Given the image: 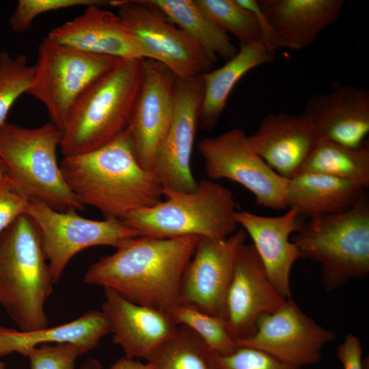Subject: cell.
<instances>
[{
	"instance_id": "obj_1",
	"label": "cell",
	"mask_w": 369,
	"mask_h": 369,
	"mask_svg": "<svg viewBox=\"0 0 369 369\" xmlns=\"http://www.w3.org/2000/svg\"><path fill=\"white\" fill-rule=\"evenodd\" d=\"M200 237L137 236L86 271L89 285L111 288L135 303L167 313L178 303L182 277Z\"/></svg>"
},
{
	"instance_id": "obj_2",
	"label": "cell",
	"mask_w": 369,
	"mask_h": 369,
	"mask_svg": "<svg viewBox=\"0 0 369 369\" xmlns=\"http://www.w3.org/2000/svg\"><path fill=\"white\" fill-rule=\"evenodd\" d=\"M59 165L78 201L97 208L105 219L123 221L163 200L154 173L137 161L127 128L99 148L64 157Z\"/></svg>"
},
{
	"instance_id": "obj_3",
	"label": "cell",
	"mask_w": 369,
	"mask_h": 369,
	"mask_svg": "<svg viewBox=\"0 0 369 369\" xmlns=\"http://www.w3.org/2000/svg\"><path fill=\"white\" fill-rule=\"evenodd\" d=\"M144 59H125L76 101L62 131L64 157L107 144L128 126L141 83Z\"/></svg>"
},
{
	"instance_id": "obj_4",
	"label": "cell",
	"mask_w": 369,
	"mask_h": 369,
	"mask_svg": "<svg viewBox=\"0 0 369 369\" xmlns=\"http://www.w3.org/2000/svg\"><path fill=\"white\" fill-rule=\"evenodd\" d=\"M53 281L37 227L27 214L0 234V304L23 331L48 327Z\"/></svg>"
},
{
	"instance_id": "obj_5",
	"label": "cell",
	"mask_w": 369,
	"mask_h": 369,
	"mask_svg": "<svg viewBox=\"0 0 369 369\" xmlns=\"http://www.w3.org/2000/svg\"><path fill=\"white\" fill-rule=\"evenodd\" d=\"M163 198L122 222L139 236L163 238L198 236L221 239L236 232L234 195L211 180H202L191 192L163 189Z\"/></svg>"
},
{
	"instance_id": "obj_6",
	"label": "cell",
	"mask_w": 369,
	"mask_h": 369,
	"mask_svg": "<svg viewBox=\"0 0 369 369\" xmlns=\"http://www.w3.org/2000/svg\"><path fill=\"white\" fill-rule=\"evenodd\" d=\"M302 256L321 267L326 290H332L369 274V202L364 195L338 214L311 219L292 241Z\"/></svg>"
},
{
	"instance_id": "obj_7",
	"label": "cell",
	"mask_w": 369,
	"mask_h": 369,
	"mask_svg": "<svg viewBox=\"0 0 369 369\" xmlns=\"http://www.w3.org/2000/svg\"><path fill=\"white\" fill-rule=\"evenodd\" d=\"M62 131L51 121L36 128L6 122L0 127V156L11 180L30 198L59 210L84 208L68 187L57 150Z\"/></svg>"
},
{
	"instance_id": "obj_8",
	"label": "cell",
	"mask_w": 369,
	"mask_h": 369,
	"mask_svg": "<svg viewBox=\"0 0 369 369\" xmlns=\"http://www.w3.org/2000/svg\"><path fill=\"white\" fill-rule=\"evenodd\" d=\"M122 60L79 51L46 37L38 46L34 76L27 94L45 107L51 122L62 131L81 95Z\"/></svg>"
},
{
	"instance_id": "obj_9",
	"label": "cell",
	"mask_w": 369,
	"mask_h": 369,
	"mask_svg": "<svg viewBox=\"0 0 369 369\" xmlns=\"http://www.w3.org/2000/svg\"><path fill=\"white\" fill-rule=\"evenodd\" d=\"M26 214L37 227L55 283L70 260L82 250L100 245L116 248L127 239L139 236L121 221L86 219L76 210H57L37 199H30Z\"/></svg>"
},
{
	"instance_id": "obj_10",
	"label": "cell",
	"mask_w": 369,
	"mask_h": 369,
	"mask_svg": "<svg viewBox=\"0 0 369 369\" xmlns=\"http://www.w3.org/2000/svg\"><path fill=\"white\" fill-rule=\"evenodd\" d=\"M150 59L166 66L178 80L200 76L217 62L196 42L148 0H112Z\"/></svg>"
},
{
	"instance_id": "obj_11",
	"label": "cell",
	"mask_w": 369,
	"mask_h": 369,
	"mask_svg": "<svg viewBox=\"0 0 369 369\" xmlns=\"http://www.w3.org/2000/svg\"><path fill=\"white\" fill-rule=\"evenodd\" d=\"M209 180L236 182L254 195L259 206L281 210L288 208L289 180L273 171L251 148L247 135L233 128L202 139L197 145Z\"/></svg>"
},
{
	"instance_id": "obj_12",
	"label": "cell",
	"mask_w": 369,
	"mask_h": 369,
	"mask_svg": "<svg viewBox=\"0 0 369 369\" xmlns=\"http://www.w3.org/2000/svg\"><path fill=\"white\" fill-rule=\"evenodd\" d=\"M335 339L333 331L304 313L290 297L274 312L262 315L254 332L236 344L302 368L320 361L324 346Z\"/></svg>"
},
{
	"instance_id": "obj_13",
	"label": "cell",
	"mask_w": 369,
	"mask_h": 369,
	"mask_svg": "<svg viewBox=\"0 0 369 369\" xmlns=\"http://www.w3.org/2000/svg\"><path fill=\"white\" fill-rule=\"evenodd\" d=\"M247 238L243 229L225 238H200L183 273L178 304L225 320L227 291L238 251Z\"/></svg>"
},
{
	"instance_id": "obj_14",
	"label": "cell",
	"mask_w": 369,
	"mask_h": 369,
	"mask_svg": "<svg viewBox=\"0 0 369 369\" xmlns=\"http://www.w3.org/2000/svg\"><path fill=\"white\" fill-rule=\"evenodd\" d=\"M203 94L200 75L177 79L172 120L152 169L163 189L191 192L197 187L191 163Z\"/></svg>"
},
{
	"instance_id": "obj_15",
	"label": "cell",
	"mask_w": 369,
	"mask_h": 369,
	"mask_svg": "<svg viewBox=\"0 0 369 369\" xmlns=\"http://www.w3.org/2000/svg\"><path fill=\"white\" fill-rule=\"evenodd\" d=\"M176 81L163 64L144 59L141 83L127 129L137 161L149 171L172 120Z\"/></svg>"
},
{
	"instance_id": "obj_16",
	"label": "cell",
	"mask_w": 369,
	"mask_h": 369,
	"mask_svg": "<svg viewBox=\"0 0 369 369\" xmlns=\"http://www.w3.org/2000/svg\"><path fill=\"white\" fill-rule=\"evenodd\" d=\"M270 281L252 243L240 248L227 291L225 322L235 340L251 336L259 318L286 301Z\"/></svg>"
},
{
	"instance_id": "obj_17",
	"label": "cell",
	"mask_w": 369,
	"mask_h": 369,
	"mask_svg": "<svg viewBox=\"0 0 369 369\" xmlns=\"http://www.w3.org/2000/svg\"><path fill=\"white\" fill-rule=\"evenodd\" d=\"M103 8H85L81 15L53 29L46 37L61 45L91 55L123 60L150 59L124 20Z\"/></svg>"
},
{
	"instance_id": "obj_18",
	"label": "cell",
	"mask_w": 369,
	"mask_h": 369,
	"mask_svg": "<svg viewBox=\"0 0 369 369\" xmlns=\"http://www.w3.org/2000/svg\"><path fill=\"white\" fill-rule=\"evenodd\" d=\"M303 114L320 138L359 147L369 133V90L335 82L329 93L311 96Z\"/></svg>"
},
{
	"instance_id": "obj_19",
	"label": "cell",
	"mask_w": 369,
	"mask_h": 369,
	"mask_svg": "<svg viewBox=\"0 0 369 369\" xmlns=\"http://www.w3.org/2000/svg\"><path fill=\"white\" fill-rule=\"evenodd\" d=\"M102 311L106 316L113 342L126 357L146 359L178 329L169 313L131 301L115 290L104 288Z\"/></svg>"
},
{
	"instance_id": "obj_20",
	"label": "cell",
	"mask_w": 369,
	"mask_h": 369,
	"mask_svg": "<svg viewBox=\"0 0 369 369\" xmlns=\"http://www.w3.org/2000/svg\"><path fill=\"white\" fill-rule=\"evenodd\" d=\"M320 137L303 114H269L247 135L251 148L281 176H296Z\"/></svg>"
},
{
	"instance_id": "obj_21",
	"label": "cell",
	"mask_w": 369,
	"mask_h": 369,
	"mask_svg": "<svg viewBox=\"0 0 369 369\" xmlns=\"http://www.w3.org/2000/svg\"><path fill=\"white\" fill-rule=\"evenodd\" d=\"M292 208L277 217L261 216L247 210H236L234 217L238 225L249 235L266 274L279 294L291 297L290 273L295 263L302 254L290 241V235L303 225Z\"/></svg>"
},
{
	"instance_id": "obj_22",
	"label": "cell",
	"mask_w": 369,
	"mask_h": 369,
	"mask_svg": "<svg viewBox=\"0 0 369 369\" xmlns=\"http://www.w3.org/2000/svg\"><path fill=\"white\" fill-rule=\"evenodd\" d=\"M278 47L300 50L312 44L341 14L343 0H258Z\"/></svg>"
},
{
	"instance_id": "obj_23",
	"label": "cell",
	"mask_w": 369,
	"mask_h": 369,
	"mask_svg": "<svg viewBox=\"0 0 369 369\" xmlns=\"http://www.w3.org/2000/svg\"><path fill=\"white\" fill-rule=\"evenodd\" d=\"M109 333V323L102 310H90L66 323L31 331L0 326V357L12 353L25 356L31 348L44 344H70L85 353Z\"/></svg>"
},
{
	"instance_id": "obj_24",
	"label": "cell",
	"mask_w": 369,
	"mask_h": 369,
	"mask_svg": "<svg viewBox=\"0 0 369 369\" xmlns=\"http://www.w3.org/2000/svg\"><path fill=\"white\" fill-rule=\"evenodd\" d=\"M364 195L365 188L358 184L324 174L302 173L289 180L286 201L288 207L299 216L313 219L346 211Z\"/></svg>"
},
{
	"instance_id": "obj_25",
	"label": "cell",
	"mask_w": 369,
	"mask_h": 369,
	"mask_svg": "<svg viewBox=\"0 0 369 369\" xmlns=\"http://www.w3.org/2000/svg\"><path fill=\"white\" fill-rule=\"evenodd\" d=\"M275 57V52L262 40L240 44L237 53L222 66L201 74L204 94L198 124L202 128L210 131L216 126L231 92L245 74Z\"/></svg>"
},
{
	"instance_id": "obj_26",
	"label": "cell",
	"mask_w": 369,
	"mask_h": 369,
	"mask_svg": "<svg viewBox=\"0 0 369 369\" xmlns=\"http://www.w3.org/2000/svg\"><path fill=\"white\" fill-rule=\"evenodd\" d=\"M196 42L214 59L232 58L238 49L230 36L215 25L194 0H148Z\"/></svg>"
},
{
	"instance_id": "obj_27",
	"label": "cell",
	"mask_w": 369,
	"mask_h": 369,
	"mask_svg": "<svg viewBox=\"0 0 369 369\" xmlns=\"http://www.w3.org/2000/svg\"><path fill=\"white\" fill-rule=\"evenodd\" d=\"M302 173L327 175L366 189L369 186L368 145L351 148L320 138L297 174Z\"/></svg>"
},
{
	"instance_id": "obj_28",
	"label": "cell",
	"mask_w": 369,
	"mask_h": 369,
	"mask_svg": "<svg viewBox=\"0 0 369 369\" xmlns=\"http://www.w3.org/2000/svg\"><path fill=\"white\" fill-rule=\"evenodd\" d=\"M146 361L152 369H213L206 345L195 333L182 325Z\"/></svg>"
},
{
	"instance_id": "obj_29",
	"label": "cell",
	"mask_w": 369,
	"mask_h": 369,
	"mask_svg": "<svg viewBox=\"0 0 369 369\" xmlns=\"http://www.w3.org/2000/svg\"><path fill=\"white\" fill-rule=\"evenodd\" d=\"M169 314L177 325L187 327L195 333L211 353L226 355L238 347L227 329L225 320L221 318L184 304L176 305Z\"/></svg>"
},
{
	"instance_id": "obj_30",
	"label": "cell",
	"mask_w": 369,
	"mask_h": 369,
	"mask_svg": "<svg viewBox=\"0 0 369 369\" xmlns=\"http://www.w3.org/2000/svg\"><path fill=\"white\" fill-rule=\"evenodd\" d=\"M194 1L215 25L227 35L236 37L241 44L262 40L256 18L236 0Z\"/></svg>"
},
{
	"instance_id": "obj_31",
	"label": "cell",
	"mask_w": 369,
	"mask_h": 369,
	"mask_svg": "<svg viewBox=\"0 0 369 369\" xmlns=\"http://www.w3.org/2000/svg\"><path fill=\"white\" fill-rule=\"evenodd\" d=\"M33 76L34 66L28 64L25 55L12 57L7 51H0V127L7 122L16 100L28 93Z\"/></svg>"
},
{
	"instance_id": "obj_32",
	"label": "cell",
	"mask_w": 369,
	"mask_h": 369,
	"mask_svg": "<svg viewBox=\"0 0 369 369\" xmlns=\"http://www.w3.org/2000/svg\"><path fill=\"white\" fill-rule=\"evenodd\" d=\"M111 1L106 0H19L13 10L9 24L16 32L29 29L34 20L39 16L52 11L74 7L111 5Z\"/></svg>"
},
{
	"instance_id": "obj_33",
	"label": "cell",
	"mask_w": 369,
	"mask_h": 369,
	"mask_svg": "<svg viewBox=\"0 0 369 369\" xmlns=\"http://www.w3.org/2000/svg\"><path fill=\"white\" fill-rule=\"evenodd\" d=\"M213 369H303L288 364L258 349L238 346L230 354L210 353Z\"/></svg>"
},
{
	"instance_id": "obj_34",
	"label": "cell",
	"mask_w": 369,
	"mask_h": 369,
	"mask_svg": "<svg viewBox=\"0 0 369 369\" xmlns=\"http://www.w3.org/2000/svg\"><path fill=\"white\" fill-rule=\"evenodd\" d=\"M83 354L70 344H44L29 350L25 357L30 369H75L77 358Z\"/></svg>"
},
{
	"instance_id": "obj_35",
	"label": "cell",
	"mask_w": 369,
	"mask_h": 369,
	"mask_svg": "<svg viewBox=\"0 0 369 369\" xmlns=\"http://www.w3.org/2000/svg\"><path fill=\"white\" fill-rule=\"evenodd\" d=\"M29 202L30 198L10 177L0 184V234L26 213Z\"/></svg>"
},
{
	"instance_id": "obj_36",
	"label": "cell",
	"mask_w": 369,
	"mask_h": 369,
	"mask_svg": "<svg viewBox=\"0 0 369 369\" xmlns=\"http://www.w3.org/2000/svg\"><path fill=\"white\" fill-rule=\"evenodd\" d=\"M363 351L357 336L348 333L337 348V355L343 369H364Z\"/></svg>"
},
{
	"instance_id": "obj_37",
	"label": "cell",
	"mask_w": 369,
	"mask_h": 369,
	"mask_svg": "<svg viewBox=\"0 0 369 369\" xmlns=\"http://www.w3.org/2000/svg\"><path fill=\"white\" fill-rule=\"evenodd\" d=\"M236 1L243 8L253 14L260 29L262 41L269 51L275 52L279 49L276 36L258 0H236Z\"/></svg>"
},
{
	"instance_id": "obj_38",
	"label": "cell",
	"mask_w": 369,
	"mask_h": 369,
	"mask_svg": "<svg viewBox=\"0 0 369 369\" xmlns=\"http://www.w3.org/2000/svg\"><path fill=\"white\" fill-rule=\"evenodd\" d=\"M109 369H152L146 361L145 363L137 359L122 357L117 359Z\"/></svg>"
},
{
	"instance_id": "obj_39",
	"label": "cell",
	"mask_w": 369,
	"mask_h": 369,
	"mask_svg": "<svg viewBox=\"0 0 369 369\" xmlns=\"http://www.w3.org/2000/svg\"><path fill=\"white\" fill-rule=\"evenodd\" d=\"M80 369H102V366L98 359L90 357L81 364Z\"/></svg>"
},
{
	"instance_id": "obj_40",
	"label": "cell",
	"mask_w": 369,
	"mask_h": 369,
	"mask_svg": "<svg viewBox=\"0 0 369 369\" xmlns=\"http://www.w3.org/2000/svg\"><path fill=\"white\" fill-rule=\"evenodd\" d=\"M8 177V172L6 165L0 156V184Z\"/></svg>"
},
{
	"instance_id": "obj_41",
	"label": "cell",
	"mask_w": 369,
	"mask_h": 369,
	"mask_svg": "<svg viewBox=\"0 0 369 369\" xmlns=\"http://www.w3.org/2000/svg\"><path fill=\"white\" fill-rule=\"evenodd\" d=\"M0 369H6L5 364L0 360Z\"/></svg>"
}]
</instances>
